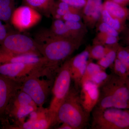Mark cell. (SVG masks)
I'll use <instances>...</instances> for the list:
<instances>
[{
    "instance_id": "603a6c76",
    "label": "cell",
    "mask_w": 129,
    "mask_h": 129,
    "mask_svg": "<svg viewBox=\"0 0 129 129\" xmlns=\"http://www.w3.org/2000/svg\"><path fill=\"white\" fill-rule=\"evenodd\" d=\"M64 22L73 37L84 39L87 32V27L82 21Z\"/></svg>"
},
{
    "instance_id": "9a60e30c",
    "label": "cell",
    "mask_w": 129,
    "mask_h": 129,
    "mask_svg": "<svg viewBox=\"0 0 129 129\" xmlns=\"http://www.w3.org/2000/svg\"><path fill=\"white\" fill-rule=\"evenodd\" d=\"M47 61L42 56L34 54H17L0 49V64L16 63H39Z\"/></svg>"
},
{
    "instance_id": "d590c367",
    "label": "cell",
    "mask_w": 129,
    "mask_h": 129,
    "mask_svg": "<svg viewBox=\"0 0 129 129\" xmlns=\"http://www.w3.org/2000/svg\"><path fill=\"white\" fill-rule=\"evenodd\" d=\"M58 129H73L70 125L66 123H62V124L57 127Z\"/></svg>"
},
{
    "instance_id": "e575fe53",
    "label": "cell",
    "mask_w": 129,
    "mask_h": 129,
    "mask_svg": "<svg viewBox=\"0 0 129 129\" xmlns=\"http://www.w3.org/2000/svg\"><path fill=\"white\" fill-rule=\"evenodd\" d=\"M118 4L126 6L129 5V0H111Z\"/></svg>"
},
{
    "instance_id": "1f68e13d",
    "label": "cell",
    "mask_w": 129,
    "mask_h": 129,
    "mask_svg": "<svg viewBox=\"0 0 129 129\" xmlns=\"http://www.w3.org/2000/svg\"><path fill=\"white\" fill-rule=\"evenodd\" d=\"M74 7L81 8L85 5L86 0H60Z\"/></svg>"
},
{
    "instance_id": "8fae6325",
    "label": "cell",
    "mask_w": 129,
    "mask_h": 129,
    "mask_svg": "<svg viewBox=\"0 0 129 129\" xmlns=\"http://www.w3.org/2000/svg\"><path fill=\"white\" fill-rule=\"evenodd\" d=\"M89 60V47L81 53L69 59L72 81L74 82V86L77 89L79 90L80 88L81 81Z\"/></svg>"
},
{
    "instance_id": "277c9868",
    "label": "cell",
    "mask_w": 129,
    "mask_h": 129,
    "mask_svg": "<svg viewBox=\"0 0 129 129\" xmlns=\"http://www.w3.org/2000/svg\"><path fill=\"white\" fill-rule=\"evenodd\" d=\"M57 74L47 61L0 64V74L20 83L32 76L55 79Z\"/></svg>"
},
{
    "instance_id": "74e56055",
    "label": "cell",
    "mask_w": 129,
    "mask_h": 129,
    "mask_svg": "<svg viewBox=\"0 0 129 129\" xmlns=\"http://www.w3.org/2000/svg\"><path fill=\"white\" fill-rule=\"evenodd\" d=\"M127 129H129V125L128 127V128H127Z\"/></svg>"
},
{
    "instance_id": "d6a6232c",
    "label": "cell",
    "mask_w": 129,
    "mask_h": 129,
    "mask_svg": "<svg viewBox=\"0 0 129 129\" xmlns=\"http://www.w3.org/2000/svg\"><path fill=\"white\" fill-rule=\"evenodd\" d=\"M8 34L6 27L0 20V45L4 41Z\"/></svg>"
},
{
    "instance_id": "7402d4cb",
    "label": "cell",
    "mask_w": 129,
    "mask_h": 129,
    "mask_svg": "<svg viewBox=\"0 0 129 129\" xmlns=\"http://www.w3.org/2000/svg\"><path fill=\"white\" fill-rule=\"evenodd\" d=\"M119 44L110 46L109 50L105 55L99 60L97 63L103 69L106 70L108 68H111L117 58V50Z\"/></svg>"
},
{
    "instance_id": "30bf717a",
    "label": "cell",
    "mask_w": 129,
    "mask_h": 129,
    "mask_svg": "<svg viewBox=\"0 0 129 129\" xmlns=\"http://www.w3.org/2000/svg\"><path fill=\"white\" fill-rule=\"evenodd\" d=\"M41 19L40 13L30 7L24 5L15 9L11 22L19 32H23L37 25Z\"/></svg>"
},
{
    "instance_id": "3957f363",
    "label": "cell",
    "mask_w": 129,
    "mask_h": 129,
    "mask_svg": "<svg viewBox=\"0 0 129 129\" xmlns=\"http://www.w3.org/2000/svg\"><path fill=\"white\" fill-rule=\"evenodd\" d=\"M90 114L81 102L79 90L72 87L58 110L55 124L66 123L73 129H83L88 124Z\"/></svg>"
},
{
    "instance_id": "7a4b0ae2",
    "label": "cell",
    "mask_w": 129,
    "mask_h": 129,
    "mask_svg": "<svg viewBox=\"0 0 129 129\" xmlns=\"http://www.w3.org/2000/svg\"><path fill=\"white\" fill-rule=\"evenodd\" d=\"M98 88L99 99L95 107L129 109V91L125 79L112 73Z\"/></svg>"
},
{
    "instance_id": "ba28073f",
    "label": "cell",
    "mask_w": 129,
    "mask_h": 129,
    "mask_svg": "<svg viewBox=\"0 0 129 129\" xmlns=\"http://www.w3.org/2000/svg\"><path fill=\"white\" fill-rule=\"evenodd\" d=\"M38 76H32L24 79L20 84L19 90L30 97L39 107H43L51 92L55 79H46Z\"/></svg>"
},
{
    "instance_id": "ffe728a7",
    "label": "cell",
    "mask_w": 129,
    "mask_h": 129,
    "mask_svg": "<svg viewBox=\"0 0 129 129\" xmlns=\"http://www.w3.org/2000/svg\"><path fill=\"white\" fill-rule=\"evenodd\" d=\"M16 0H0V20L8 23L16 9Z\"/></svg>"
},
{
    "instance_id": "4fadbf2b",
    "label": "cell",
    "mask_w": 129,
    "mask_h": 129,
    "mask_svg": "<svg viewBox=\"0 0 129 129\" xmlns=\"http://www.w3.org/2000/svg\"><path fill=\"white\" fill-rule=\"evenodd\" d=\"M81 102L88 113H90L96 106L99 97L98 86L90 81L82 83L79 90Z\"/></svg>"
},
{
    "instance_id": "e0dca14e",
    "label": "cell",
    "mask_w": 129,
    "mask_h": 129,
    "mask_svg": "<svg viewBox=\"0 0 129 129\" xmlns=\"http://www.w3.org/2000/svg\"><path fill=\"white\" fill-rule=\"evenodd\" d=\"M25 5L32 8L41 14L49 17L55 5V0H22Z\"/></svg>"
},
{
    "instance_id": "8d00e7d4",
    "label": "cell",
    "mask_w": 129,
    "mask_h": 129,
    "mask_svg": "<svg viewBox=\"0 0 129 129\" xmlns=\"http://www.w3.org/2000/svg\"><path fill=\"white\" fill-rule=\"evenodd\" d=\"M125 82L129 91V77L125 79Z\"/></svg>"
},
{
    "instance_id": "2e32d148",
    "label": "cell",
    "mask_w": 129,
    "mask_h": 129,
    "mask_svg": "<svg viewBox=\"0 0 129 129\" xmlns=\"http://www.w3.org/2000/svg\"><path fill=\"white\" fill-rule=\"evenodd\" d=\"M103 8L106 9L112 16L126 22L129 20V9L111 0L103 3Z\"/></svg>"
},
{
    "instance_id": "f546056e",
    "label": "cell",
    "mask_w": 129,
    "mask_h": 129,
    "mask_svg": "<svg viewBox=\"0 0 129 129\" xmlns=\"http://www.w3.org/2000/svg\"><path fill=\"white\" fill-rule=\"evenodd\" d=\"M97 29L99 32L105 33L116 37L119 36V32L107 24L102 21L98 24Z\"/></svg>"
},
{
    "instance_id": "484cf974",
    "label": "cell",
    "mask_w": 129,
    "mask_h": 129,
    "mask_svg": "<svg viewBox=\"0 0 129 129\" xmlns=\"http://www.w3.org/2000/svg\"><path fill=\"white\" fill-rule=\"evenodd\" d=\"M103 70H104L99 64L92 62L91 60H89L88 61L84 74L81 81L80 86L82 83L89 81L91 78L95 74Z\"/></svg>"
},
{
    "instance_id": "52a82bcc",
    "label": "cell",
    "mask_w": 129,
    "mask_h": 129,
    "mask_svg": "<svg viewBox=\"0 0 129 129\" xmlns=\"http://www.w3.org/2000/svg\"><path fill=\"white\" fill-rule=\"evenodd\" d=\"M38 108L29 95L19 90L9 102L3 120L6 116H8L7 117H9L11 118L14 124L7 128L17 125L24 122L25 118Z\"/></svg>"
},
{
    "instance_id": "836d02e7",
    "label": "cell",
    "mask_w": 129,
    "mask_h": 129,
    "mask_svg": "<svg viewBox=\"0 0 129 129\" xmlns=\"http://www.w3.org/2000/svg\"><path fill=\"white\" fill-rule=\"evenodd\" d=\"M122 32H124L123 40L127 46L129 47V26L126 27L123 31Z\"/></svg>"
},
{
    "instance_id": "6da1fadb",
    "label": "cell",
    "mask_w": 129,
    "mask_h": 129,
    "mask_svg": "<svg viewBox=\"0 0 129 129\" xmlns=\"http://www.w3.org/2000/svg\"><path fill=\"white\" fill-rule=\"evenodd\" d=\"M83 39L54 37L49 34L46 29L39 32L35 40L41 55L58 72L71 55L80 47Z\"/></svg>"
},
{
    "instance_id": "4316f807",
    "label": "cell",
    "mask_w": 129,
    "mask_h": 129,
    "mask_svg": "<svg viewBox=\"0 0 129 129\" xmlns=\"http://www.w3.org/2000/svg\"><path fill=\"white\" fill-rule=\"evenodd\" d=\"M112 73L125 79L129 77V69L122 62L116 58L111 67Z\"/></svg>"
},
{
    "instance_id": "83f0119b",
    "label": "cell",
    "mask_w": 129,
    "mask_h": 129,
    "mask_svg": "<svg viewBox=\"0 0 129 129\" xmlns=\"http://www.w3.org/2000/svg\"><path fill=\"white\" fill-rule=\"evenodd\" d=\"M117 58L125 64L129 69V47L119 45L117 50Z\"/></svg>"
},
{
    "instance_id": "d6986e66",
    "label": "cell",
    "mask_w": 129,
    "mask_h": 129,
    "mask_svg": "<svg viewBox=\"0 0 129 129\" xmlns=\"http://www.w3.org/2000/svg\"><path fill=\"white\" fill-rule=\"evenodd\" d=\"M47 30L49 34L54 37L62 38L73 37L67 27L65 22L62 19H54L50 28L47 29Z\"/></svg>"
},
{
    "instance_id": "ac0fdd59",
    "label": "cell",
    "mask_w": 129,
    "mask_h": 129,
    "mask_svg": "<svg viewBox=\"0 0 129 129\" xmlns=\"http://www.w3.org/2000/svg\"><path fill=\"white\" fill-rule=\"evenodd\" d=\"M54 125V122L51 118L36 120L29 119L19 124L9 127L13 129H46Z\"/></svg>"
},
{
    "instance_id": "f1b7e54d",
    "label": "cell",
    "mask_w": 129,
    "mask_h": 129,
    "mask_svg": "<svg viewBox=\"0 0 129 129\" xmlns=\"http://www.w3.org/2000/svg\"><path fill=\"white\" fill-rule=\"evenodd\" d=\"M109 75L106 73V70H103L95 74L89 81H91L99 87L106 81L108 78Z\"/></svg>"
},
{
    "instance_id": "9c48e42d",
    "label": "cell",
    "mask_w": 129,
    "mask_h": 129,
    "mask_svg": "<svg viewBox=\"0 0 129 129\" xmlns=\"http://www.w3.org/2000/svg\"><path fill=\"white\" fill-rule=\"evenodd\" d=\"M0 49L15 54H34L42 56L35 40L19 33H8L0 45Z\"/></svg>"
},
{
    "instance_id": "5bb4252c",
    "label": "cell",
    "mask_w": 129,
    "mask_h": 129,
    "mask_svg": "<svg viewBox=\"0 0 129 129\" xmlns=\"http://www.w3.org/2000/svg\"><path fill=\"white\" fill-rule=\"evenodd\" d=\"M103 3L102 0H86L82 10V18L86 27L93 28L101 16Z\"/></svg>"
},
{
    "instance_id": "7c38bea8",
    "label": "cell",
    "mask_w": 129,
    "mask_h": 129,
    "mask_svg": "<svg viewBox=\"0 0 129 129\" xmlns=\"http://www.w3.org/2000/svg\"><path fill=\"white\" fill-rule=\"evenodd\" d=\"M21 83L0 74V120L2 121L9 102L19 90Z\"/></svg>"
},
{
    "instance_id": "cb8c5ba5",
    "label": "cell",
    "mask_w": 129,
    "mask_h": 129,
    "mask_svg": "<svg viewBox=\"0 0 129 129\" xmlns=\"http://www.w3.org/2000/svg\"><path fill=\"white\" fill-rule=\"evenodd\" d=\"M119 37H116L99 32L94 39L93 44H99L106 46L114 45L118 44Z\"/></svg>"
},
{
    "instance_id": "d4e9b609",
    "label": "cell",
    "mask_w": 129,
    "mask_h": 129,
    "mask_svg": "<svg viewBox=\"0 0 129 129\" xmlns=\"http://www.w3.org/2000/svg\"><path fill=\"white\" fill-rule=\"evenodd\" d=\"M109 47L99 44H93L92 46H89L90 60H99L105 55Z\"/></svg>"
},
{
    "instance_id": "5b68a950",
    "label": "cell",
    "mask_w": 129,
    "mask_h": 129,
    "mask_svg": "<svg viewBox=\"0 0 129 129\" xmlns=\"http://www.w3.org/2000/svg\"><path fill=\"white\" fill-rule=\"evenodd\" d=\"M91 112V129H127L128 127L129 109L95 107Z\"/></svg>"
},
{
    "instance_id": "4dcf8cb0",
    "label": "cell",
    "mask_w": 129,
    "mask_h": 129,
    "mask_svg": "<svg viewBox=\"0 0 129 129\" xmlns=\"http://www.w3.org/2000/svg\"><path fill=\"white\" fill-rule=\"evenodd\" d=\"M82 14L69 12L62 17V19L64 21H81Z\"/></svg>"
},
{
    "instance_id": "44dd1931",
    "label": "cell",
    "mask_w": 129,
    "mask_h": 129,
    "mask_svg": "<svg viewBox=\"0 0 129 129\" xmlns=\"http://www.w3.org/2000/svg\"><path fill=\"white\" fill-rule=\"evenodd\" d=\"M102 21L107 24L120 34L125 29V22L112 16L107 10L103 8L101 16Z\"/></svg>"
},
{
    "instance_id": "8992f818",
    "label": "cell",
    "mask_w": 129,
    "mask_h": 129,
    "mask_svg": "<svg viewBox=\"0 0 129 129\" xmlns=\"http://www.w3.org/2000/svg\"><path fill=\"white\" fill-rule=\"evenodd\" d=\"M72 81L68 59L62 64L56 75L52 89V97L48 109L54 125L58 110L69 92Z\"/></svg>"
}]
</instances>
